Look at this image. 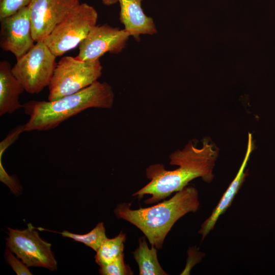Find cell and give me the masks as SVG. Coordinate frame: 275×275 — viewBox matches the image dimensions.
I'll use <instances>...</instances> for the list:
<instances>
[{"label": "cell", "mask_w": 275, "mask_h": 275, "mask_svg": "<svg viewBox=\"0 0 275 275\" xmlns=\"http://www.w3.org/2000/svg\"><path fill=\"white\" fill-rule=\"evenodd\" d=\"M8 248L5 251L6 262L12 267L18 275H31L32 273L28 266L22 261H20L17 257H15Z\"/></svg>", "instance_id": "d6986e66"}, {"label": "cell", "mask_w": 275, "mask_h": 275, "mask_svg": "<svg viewBox=\"0 0 275 275\" xmlns=\"http://www.w3.org/2000/svg\"><path fill=\"white\" fill-rule=\"evenodd\" d=\"M32 0H0V20L28 7Z\"/></svg>", "instance_id": "ac0fdd59"}, {"label": "cell", "mask_w": 275, "mask_h": 275, "mask_svg": "<svg viewBox=\"0 0 275 275\" xmlns=\"http://www.w3.org/2000/svg\"><path fill=\"white\" fill-rule=\"evenodd\" d=\"M36 228L40 231L45 230L61 234L64 237H68L74 241L83 243L96 252L107 238L105 234V227L102 222L98 223L92 230L85 234H74L67 231L61 232H55L43 228Z\"/></svg>", "instance_id": "2e32d148"}, {"label": "cell", "mask_w": 275, "mask_h": 275, "mask_svg": "<svg viewBox=\"0 0 275 275\" xmlns=\"http://www.w3.org/2000/svg\"><path fill=\"white\" fill-rule=\"evenodd\" d=\"M143 0H118L120 7V20L130 36L135 40L141 35H153L157 30L152 18L147 16L142 7Z\"/></svg>", "instance_id": "7c38bea8"}, {"label": "cell", "mask_w": 275, "mask_h": 275, "mask_svg": "<svg viewBox=\"0 0 275 275\" xmlns=\"http://www.w3.org/2000/svg\"><path fill=\"white\" fill-rule=\"evenodd\" d=\"M25 91L12 71L7 61L0 62V116L11 114L22 107L19 97Z\"/></svg>", "instance_id": "4fadbf2b"}, {"label": "cell", "mask_w": 275, "mask_h": 275, "mask_svg": "<svg viewBox=\"0 0 275 275\" xmlns=\"http://www.w3.org/2000/svg\"><path fill=\"white\" fill-rule=\"evenodd\" d=\"M124 256L123 253L112 262L100 266V273L103 275L132 274L133 273L129 266L124 262Z\"/></svg>", "instance_id": "e0dca14e"}, {"label": "cell", "mask_w": 275, "mask_h": 275, "mask_svg": "<svg viewBox=\"0 0 275 275\" xmlns=\"http://www.w3.org/2000/svg\"><path fill=\"white\" fill-rule=\"evenodd\" d=\"M80 4V0H32L29 8L35 42L43 41Z\"/></svg>", "instance_id": "30bf717a"}, {"label": "cell", "mask_w": 275, "mask_h": 275, "mask_svg": "<svg viewBox=\"0 0 275 275\" xmlns=\"http://www.w3.org/2000/svg\"><path fill=\"white\" fill-rule=\"evenodd\" d=\"M102 70L99 60L86 61L76 57H63L57 63L48 86V100L59 99L90 86L101 76Z\"/></svg>", "instance_id": "277c9868"}, {"label": "cell", "mask_w": 275, "mask_h": 275, "mask_svg": "<svg viewBox=\"0 0 275 275\" xmlns=\"http://www.w3.org/2000/svg\"><path fill=\"white\" fill-rule=\"evenodd\" d=\"M157 249L148 247L144 238L139 240V247L133 252L134 258L139 267L140 275H166L157 258Z\"/></svg>", "instance_id": "5bb4252c"}, {"label": "cell", "mask_w": 275, "mask_h": 275, "mask_svg": "<svg viewBox=\"0 0 275 275\" xmlns=\"http://www.w3.org/2000/svg\"><path fill=\"white\" fill-rule=\"evenodd\" d=\"M126 236L121 232L113 238H107L96 251L95 261L99 266L107 264L123 254Z\"/></svg>", "instance_id": "9a60e30c"}, {"label": "cell", "mask_w": 275, "mask_h": 275, "mask_svg": "<svg viewBox=\"0 0 275 275\" xmlns=\"http://www.w3.org/2000/svg\"><path fill=\"white\" fill-rule=\"evenodd\" d=\"M218 154L217 147L207 140L200 148L189 141L182 150H176L170 155V163L178 166L177 169L167 170L160 163L151 165L146 172L150 181L132 196L141 198L149 195L150 198L145 203L154 204L182 190L195 178L201 177L210 183Z\"/></svg>", "instance_id": "6da1fadb"}, {"label": "cell", "mask_w": 275, "mask_h": 275, "mask_svg": "<svg viewBox=\"0 0 275 275\" xmlns=\"http://www.w3.org/2000/svg\"><path fill=\"white\" fill-rule=\"evenodd\" d=\"M102 3L106 6H109L115 4L118 2V0H101Z\"/></svg>", "instance_id": "ffe728a7"}, {"label": "cell", "mask_w": 275, "mask_h": 275, "mask_svg": "<svg viewBox=\"0 0 275 275\" xmlns=\"http://www.w3.org/2000/svg\"><path fill=\"white\" fill-rule=\"evenodd\" d=\"M248 138L246 152L237 174L224 193L211 215L201 226L199 233L202 235V240H203L209 233L213 229L219 217L225 213L231 205L235 196L237 194L245 180V177L247 175V172H245V169L250 158L251 153L254 148V144L251 133H250L249 134Z\"/></svg>", "instance_id": "8fae6325"}, {"label": "cell", "mask_w": 275, "mask_h": 275, "mask_svg": "<svg viewBox=\"0 0 275 275\" xmlns=\"http://www.w3.org/2000/svg\"><path fill=\"white\" fill-rule=\"evenodd\" d=\"M114 93L106 82L98 80L72 94L53 101L30 100L22 104L29 116L24 131H47L89 108H111Z\"/></svg>", "instance_id": "7a4b0ae2"}, {"label": "cell", "mask_w": 275, "mask_h": 275, "mask_svg": "<svg viewBox=\"0 0 275 275\" xmlns=\"http://www.w3.org/2000/svg\"><path fill=\"white\" fill-rule=\"evenodd\" d=\"M197 189L186 186L168 200L154 206L131 209L129 203L118 204L114 213L139 228L151 246L161 248L164 240L175 223L189 212H196L200 206Z\"/></svg>", "instance_id": "3957f363"}, {"label": "cell", "mask_w": 275, "mask_h": 275, "mask_svg": "<svg viewBox=\"0 0 275 275\" xmlns=\"http://www.w3.org/2000/svg\"><path fill=\"white\" fill-rule=\"evenodd\" d=\"M56 57L43 41H38L16 60L12 71L26 92L38 94L50 83L57 64Z\"/></svg>", "instance_id": "8992f818"}, {"label": "cell", "mask_w": 275, "mask_h": 275, "mask_svg": "<svg viewBox=\"0 0 275 275\" xmlns=\"http://www.w3.org/2000/svg\"><path fill=\"white\" fill-rule=\"evenodd\" d=\"M98 13L87 3L78 5L43 40L56 57L79 45L96 25Z\"/></svg>", "instance_id": "5b68a950"}, {"label": "cell", "mask_w": 275, "mask_h": 275, "mask_svg": "<svg viewBox=\"0 0 275 275\" xmlns=\"http://www.w3.org/2000/svg\"><path fill=\"white\" fill-rule=\"evenodd\" d=\"M6 246L28 267H43L53 271L57 262L51 244L42 239L31 224L23 230L7 228Z\"/></svg>", "instance_id": "52a82bcc"}, {"label": "cell", "mask_w": 275, "mask_h": 275, "mask_svg": "<svg viewBox=\"0 0 275 275\" xmlns=\"http://www.w3.org/2000/svg\"><path fill=\"white\" fill-rule=\"evenodd\" d=\"M130 37L125 29L108 24L96 25L78 45L77 59L94 61L106 52L119 53L126 47Z\"/></svg>", "instance_id": "ba28073f"}, {"label": "cell", "mask_w": 275, "mask_h": 275, "mask_svg": "<svg viewBox=\"0 0 275 275\" xmlns=\"http://www.w3.org/2000/svg\"><path fill=\"white\" fill-rule=\"evenodd\" d=\"M0 47L11 52L16 60L35 45L29 6L0 20Z\"/></svg>", "instance_id": "9c48e42d"}]
</instances>
